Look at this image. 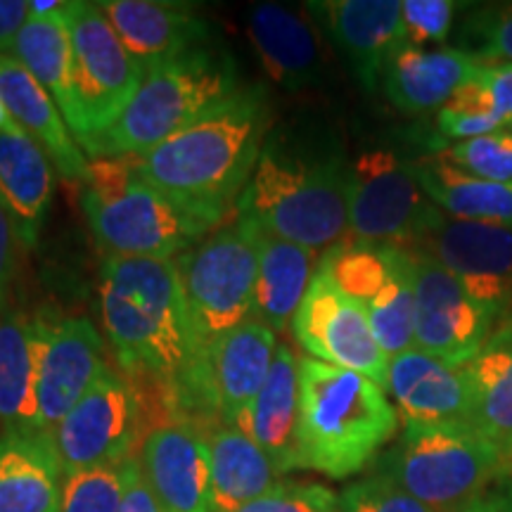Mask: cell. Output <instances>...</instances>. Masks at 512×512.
I'll list each match as a JSON object with an SVG mask.
<instances>
[{
	"instance_id": "1",
	"label": "cell",
	"mask_w": 512,
	"mask_h": 512,
	"mask_svg": "<svg viewBox=\"0 0 512 512\" xmlns=\"http://www.w3.org/2000/svg\"><path fill=\"white\" fill-rule=\"evenodd\" d=\"M100 313L124 375L155 384L171 420L204 430L223 422L176 259L107 256L100 266Z\"/></svg>"
},
{
	"instance_id": "2",
	"label": "cell",
	"mask_w": 512,
	"mask_h": 512,
	"mask_svg": "<svg viewBox=\"0 0 512 512\" xmlns=\"http://www.w3.org/2000/svg\"><path fill=\"white\" fill-rule=\"evenodd\" d=\"M271 126L266 88H245L209 117L133 157V169L188 214L219 228L235 214Z\"/></svg>"
},
{
	"instance_id": "3",
	"label": "cell",
	"mask_w": 512,
	"mask_h": 512,
	"mask_svg": "<svg viewBox=\"0 0 512 512\" xmlns=\"http://www.w3.org/2000/svg\"><path fill=\"white\" fill-rule=\"evenodd\" d=\"M349 162L335 140L304 128H271L235 216L313 252L349 233Z\"/></svg>"
},
{
	"instance_id": "4",
	"label": "cell",
	"mask_w": 512,
	"mask_h": 512,
	"mask_svg": "<svg viewBox=\"0 0 512 512\" xmlns=\"http://www.w3.org/2000/svg\"><path fill=\"white\" fill-rule=\"evenodd\" d=\"M399 413L366 375L299 358V451L302 467L347 479L375 463L396 437Z\"/></svg>"
},
{
	"instance_id": "5",
	"label": "cell",
	"mask_w": 512,
	"mask_h": 512,
	"mask_svg": "<svg viewBox=\"0 0 512 512\" xmlns=\"http://www.w3.org/2000/svg\"><path fill=\"white\" fill-rule=\"evenodd\" d=\"M242 91L238 64L228 50L211 43L185 50L145 74L117 124L86 147L88 159L143 155Z\"/></svg>"
},
{
	"instance_id": "6",
	"label": "cell",
	"mask_w": 512,
	"mask_h": 512,
	"mask_svg": "<svg viewBox=\"0 0 512 512\" xmlns=\"http://www.w3.org/2000/svg\"><path fill=\"white\" fill-rule=\"evenodd\" d=\"M377 472L437 512H465L489 494L491 484L510 475V463L470 422L403 427Z\"/></svg>"
},
{
	"instance_id": "7",
	"label": "cell",
	"mask_w": 512,
	"mask_h": 512,
	"mask_svg": "<svg viewBox=\"0 0 512 512\" xmlns=\"http://www.w3.org/2000/svg\"><path fill=\"white\" fill-rule=\"evenodd\" d=\"M190 323L204 354L226 332L254 316L259 228L235 216L176 256Z\"/></svg>"
},
{
	"instance_id": "8",
	"label": "cell",
	"mask_w": 512,
	"mask_h": 512,
	"mask_svg": "<svg viewBox=\"0 0 512 512\" xmlns=\"http://www.w3.org/2000/svg\"><path fill=\"white\" fill-rule=\"evenodd\" d=\"M349 233L354 240L411 249L441 211L425 195L413 162L392 147H366L347 169Z\"/></svg>"
},
{
	"instance_id": "9",
	"label": "cell",
	"mask_w": 512,
	"mask_h": 512,
	"mask_svg": "<svg viewBox=\"0 0 512 512\" xmlns=\"http://www.w3.org/2000/svg\"><path fill=\"white\" fill-rule=\"evenodd\" d=\"M81 207L107 256L176 259L216 230L138 176L107 197L83 190Z\"/></svg>"
},
{
	"instance_id": "10",
	"label": "cell",
	"mask_w": 512,
	"mask_h": 512,
	"mask_svg": "<svg viewBox=\"0 0 512 512\" xmlns=\"http://www.w3.org/2000/svg\"><path fill=\"white\" fill-rule=\"evenodd\" d=\"M67 22L74 53V93L81 117L76 143L86 150L95 138L117 124L136 98L147 72L133 60L95 3L72 0Z\"/></svg>"
},
{
	"instance_id": "11",
	"label": "cell",
	"mask_w": 512,
	"mask_h": 512,
	"mask_svg": "<svg viewBox=\"0 0 512 512\" xmlns=\"http://www.w3.org/2000/svg\"><path fill=\"white\" fill-rule=\"evenodd\" d=\"M147 432L136 384L107 366L53 430L64 475L138 456Z\"/></svg>"
},
{
	"instance_id": "12",
	"label": "cell",
	"mask_w": 512,
	"mask_h": 512,
	"mask_svg": "<svg viewBox=\"0 0 512 512\" xmlns=\"http://www.w3.org/2000/svg\"><path fill=\"white\" fill-rule=\"evenodd\" d=\"M292 335L309 358L366 375L387 392L389 356L377 344L366 306L339 290L320 264L292 318Z\"/></svg>"
},
{
	"instance_id": "13",
	"label": "cell",
	"mask_w": 512,
	"mask_h": 512,
	"mask_svg": "<svg viewBox=\"0 0 512 512\" xmlns=\"http://www.w3.org/2000/svg\"><path fill=\"white\" fill-rule=\"evenodd\" d=\"M411 252V249H408ZM415 285V349L467 366L494 330L496 313L472 299L460 280L430 256L411 252Z\"/></svg>"
},
{
	"instance_id": "14",
	"label": "cell",
	"mask_w": 512,
	"mask_h": 512,
	"mask_svg": "<svg viewBox=\"0 0 512 512\" xmlns=\"http://www.w3.org/2000/svg\"><path fill=\"white\" fill-rule=\"evenodd\" d=\"M411 252L456 275L467 294L496 316H512V228L456 221L441 211Z\"/></svg>"
},
{
	"instance_id": "15",
	"label": "cell",
	"mask_w": 512,
	"mask_h": 512,
	"mask_svg": "<svg viewBox=\"0 0 512 512\" xmlns=\"http://www.w3.org/2000/svg\"><path fill=\"white\" fill-rule=\"evenodd\" d=\"M38 427L53 432L107 370L105 339L86 318L36 313Z\"/></svg>"
},
{
	"instance_id": "16",
	"label": "cell",
	"mask_w": 512,
	"mask_h": 512,
	"mask_svg": "<svg viewBox=\"0 0 512 512\" xmlns=\"http://www.w3.org/2000/svg\"><path fill=\"white\" fill-rule=\"evenodd\" d=\"M140 470L164 512H211V453L207 430L171 420L147 430Z\"/></svg>"
},
{
	"instance_id": "17",
	"label": "cell",
	"mask_w": 512,
	"mask_h": 512,
	"mask_svg": "<svg viewBox=\"0 0 512 512\" xmlns=\"http://www.w3.org/2000/svg\"><path fill=\"white\" fill-rule=\"evenodd\" d=\"M306 8L347 57L363 91L375 93L384 67L403 46L399 0H325Z\"/></svg>"
},
{
	"instance_id": "18",
	"label": "cell",
	"mask_w": 512,
	"mask_h": 512,
	"mask_svg": "<svg viewBox=\"0 0 512 512\" xmlns=\"http://www.w3.org/2000/svg\"><path fill=\"white\" fill-rule=\"evenodd\" d=\"M387 392L403 427L472 425V392L465 368L415 347L389 358Z\"/></svg>"
},
{
	"instance_id": "19",
	"label": "cell",
	"mask_w": 512,
	"mask_h": 512,
	"mask_svg": "<svg viewBox=\"0 0 512 512\" xmlns=\"http://www.w3.org/2000/svg\"><path fill=\"white\" fill-rule=\"evenodd\" d=\"M275 351V332L259 318L245 320L209 347V387L226 425H245L249 408L271 373Z\"/></svg>"
},
{
	"instance_id": "20",
	"label": "cell",
	"mask_w": 512,
	"mask_h": 512,
	"mask_svg": "<svg viewBox=\"0 0 512 512\" xmlns=\"http://www.w3.org/2000/svg\"><path fill=\"white\" fill-rule=\"evenodd\" d=\"M95 5L145 72L211 38L207 19L185 5L155 0H100Z\"/></svg>"
},
{
	"instance_id": "21",
	"label": "cell",
	"mask_w": 512,
	"mask_h": 512,
	"mask_svg": "<svg viewBox=\"0 0 512 512\" xmlns=\"http://www.w3.org/2000/svg\"><path fill=\"white\" fill-rule=\"evenodd\" d=\"M484 60L460 48L401 46L387 62L382 88L396 110L422 114L441 110L482 69Z\"/></svg>"
},
{
	"instance_id": "22",
	"label": "cell",
	"mask_w": 512,
	"mask_h": 512,
	"mask_svg": "<svg viewBox=\"0 0 512 512\" xmlns=\"http://www.w3.org/2000/svg\"><path fill=\"white\" fill-rule=\"evenodd\" d=\"M0 98L15 124L43 147L57 174L67 181L83 183L88 159L76 143L72 128L46 88L12 55H0Z\"/></svg>"
},
{
	"instance_id": "23",
	"label": "cell",
	"mask_w": 512,
	"mask_h": 512,
	"mask_svg": "<svg viewBox=\"0 0 512 512\" xmlns=\"http://www.w3.org/2000/svg\"><path fill=\"white\" fill-rule=\"evenodd\" d=\"M62 484L53 432L0 434V512H62Z\"/></svg>"
},
{
	"instance_id": "24",
	"label": "cell",
	"mask_w": 512,
	"mask_h": 512,
	"mask_svg": "<svg viewBox=\"0 0 512 512\" xmlns=\"http://www.w3.org/2000/svg\"><path fill=\"white\" fill-rule=\"evenodd\" d=\"M249 38L266 72L285 91L313 88L323 76V50L302 12L275 3L256 5L249 15Z\"/></svg>"
},
{
	"instance_id": "25",
	"label": "cell",
	"mask_w": 512,
	"mask_h": 512,
	"mask_svg": "<svg viewBox=\"0 0 512 512\" xmlns=\"http://www.w3.org/2000/svg\"><path fill=\"white\" fill-rule=\"evenodd\" d=\"M55 166L22 128L0 133V202L15 223L19 245H38L55 192Z\"/></svg>"
},
{
	"instance_id": "26",
	"label": "cell",
	"mask_w": 512,
	"mask_h": 512,
	"mask_svg": "<svg viewBox=\"0 0 512 512\" xmlns=\"http://www.w3.org/2000/svg\"><path fill=\"white\" fill-rule=\"evenodd\" d=\"M280 475L302 467L299 451V358L287 344H278L271 373L256 396L245 425Z\"/></svg>"
},
{
	"instance_id": "27",
	"label": "cell",
	"mask_w": 512,
	"mask_h": 512,
	"mask_svg": "<svg viewBox=\"0 0 512 512\" xmlns=\"http://www.w3.org/2000/svg\"><path fill=\"white\" fill-rule=\"evenodd\" d=\"M211 512H238L280 484L271 458L245 430L235 425L209 427Z\"/></svg>"
},
{
	"instance_id": "28",
	"label": "cell",
	"mask_w": 512,
	"mask_h": 512,
	"mask_svg": "<svg viewBox=\"0 0 512 512\" xmlns=\"http://www.w3.org/2000/svg\"><path fill=\"white\" fill-rule=\"evenodd\" d=\"M0 427L3 432L41 430L36 313L10 306L0 316Z\"/></svg>"
},
{
	"instance_id": "29",
	"label": "cell",
	"mask_w": 512,
	"mask_h": 512,
	"mask_svg": "<svg viewBox=\"0 0 512 512\" xmlns=\"http://www.w3.org/2000/svg\"><path fill=\"white\" fill-rule=\"evenodd\" d=\"M472 425L505 453L512 448V316L501 318L484 347L467 363ZM512 470V467H510Z\"/></svg>"
},
{
	"instance_id": "30",
	"label": "cell",
	"mask_w": 512,
	"mask_h": 512,
	"mask_svg": "<svg viewBox=\"0 0 512 512\" xmlns=\"http://www.w3.org/2000/svg\"><path fill=\"white\" fill-rule=\"evenodd\" d=\"M318 264V252L313 249L259 230V275L252 318L266 323L275 335L292 325Z\"/></svg>"
},
{
	"instance_id": "31",
	"label": "cell",
	"mask_w": 512,
	"mask_h": 512,
	"mask_svg": "<svg viewBox=\"0 0 512 512\" xmlns=\"http://www.w3.org/2000/svg\"><path fill=\"white\" fill-rule=\"evenodd\" d=\"M413 169L434 207L451 219L512 228V183L467 174L439 152L413 162Z\"/></svg>"
},
{
	"instance_id": "32",
	"label": "cell",
	"mask_w": 512,
	"mask_h": 512,
	"mask_svg": "<svg viewBox=\"0 0 512 512\" xmlns=\"http://www.w3.org/2000/svg\"><path fill=\"white\" fill-rule=\"evenodd\" d=\"M69 8L50 19L29 17L17 38L12 57H17L27 67V72L46 88L55 105L60 107L64 121L72 128L74 138H79L81 117L74 93V53L67 22Z\"/></svg>"
},
{
	"instance_id": "33",
	"label": "cell",
	"mask_w": 512,
	"mask_h": 512,
	"mask_svg": "<svg viewBox=\"0 0 512 512\" xmlns=\"http://www.w3.org/2000/svg\"><path fill=\"white\" fill-rule=\"evenodd\" d=\"M370 328L389 358L415 347V285H413V256L399 247L392 278L380 294L366 304Z\"/></svg>"
},
{
	"instance_id": "34",
	"label": "cell",
	"mask_w": 512,
	"mask_h": 512,
	"mask_svg": "<svg viewBox=\"0 0 512 512\" xmlns=\"http://www.w3.org/2000/svg\"><path fill=\"white\" fill-rule=\"evenodd\" d=\"M399 247L375 242H337L320 256V268L347 297L366 306L387 285L396 266Z\"/></svg>"
},
{
	"instance_id": "35",
	"label": "cell",
	"mask_w": 512,
	"mask_h": 512,
	"mask_svg": "<svg viewBox=\"0 0 512 512\" xmlns=\"http://www.w3.org/2000/svg\"><path fill=\"white\" fill-rule=\"evenodd\" d=\"M138 467V456H131L119 463L64 475L62 512H119Z\"/></svg>"
},
{
	"instance_id": "36",
	"label": "cell",
	"mask_w": 512,
	"mask_h": 512,
	"mask_svg": "<svg viewBox=\"0 0 512 512\" xmlns=\"http://www.w3.org/2000/svg\"><path fill=\"white\" fill-rule=\"evenodd\" d=\"M439 155L472 176L494 183H512V126L489 136L446 145Z\"/></svg>"
},
{
	"instance_id": "37",
	"label": "cell",
	"mask_w": 512,
	"mask_h": 512,
	"mask_svg": "<svg viewBox=\"0 0 512 512\" xmlns=\"http://www.w3.org/2000/svg\"><path fill=\"white\" fill-rule=\"evenodd\" d=\"M460 50L489 62H512V3L467 12L460 27Z\"/></svg>"
},
{
	"instance_id": "38",
	"label": "cell",
	"mask_w": 512,
	"mask_h": 512,
	"mask_svg": "<svg viewBox=\"0 0 512 512\" xmlns=\"http://www.w3.org/2000/svg\"><path fill=\"white\" fill-rule=\"evenodd\" d=\"M337 505L339 512H437L382 472L349 484L337 494Z\"/></svg>"
},
{
	"instance_id": "39",
	"label": "cell",
	"mask_w": 512,
	"mask_h": 512,
	"mask_svg": "<svg viewBox=\"0 0 512 512\" xmlns=\"http://www.w3.org/2000/svg\"><path fill=\"white\" fill-rule=\"evenodd\" d=\"M460 5L453 0H403V46H439L451 34Z\"/></svg>"
},
{
	"instance_id": "40",
	"label": "cell",
	"mask_w": 512,
	"mask_h": 512,
	"mask_svg": "<svg viewBox=\"0 0 512 512\" xmlns=\"http://www.w3.org/2000/svg\"><path fill=\"white\" fill-rule=\"evenodd\" d=\"M439 131L444 133L448 140H470L479 136H489V133L503 131V124L494 114L489 112V107L479 100V95L472 91V86L467 83L465 88L453 95L451 100L441 107L437 114Z\"/></svg>"
},
{
	"instance_id": "41",
	"label": "cell",
	"mask_w": 512,
	"mask_h": 512,
	"mask_svg": "<svg viewBox=\"0 0 512 512\" xmlns=\"http://www.w3.org/2000/svg\"><path fill=\"white\" fill-rule=\"evenodd\" d=\"M238 512H339L337 494L320 484L280 482Z\"/></svg>"
},
{
	"instance_id": "42",
	"label": "cell",
	"mask_w": 512,
	"mask_h": 512,
	"mask_svg": "<svg viewBox=\"0 0 512 512\" xmlns=\"http://www.w3.org/2000/svg\"><path fill=\"white\" fill-rule=\"evenodd\" d=\"M472 91L489 107L505 128L512 126V62L484 60L482 69L470 81Z\"/></svg>"
},
{
	"instance_id": "43",
	"label": "cell",
	"mask_w": 512,
	"mask_h": 512,
	"mask_svg": "<svg viewBox=\"0 0 512 512\" xmlns=\"http://www.w3.org/2000/svg\"><path fill=\"white\" fill-rule=\"evenodd\" d=\"M17 230L12 223L8 209L0 202V316L8 309V294L10 285L15 280V268H17Z\"/></svg>"
},
{
	"instance_id": "44",
	"label": "cell",
	"mask_w": 512,
	"mask_h": 512,
	"mask_svg": "<svg viewBox=\"0 0 512 512\" xmlns=\"http://www.w3.org/2000/svg\"><path fill=\"white\" fill-rule=\"evenodd\" d=\"M29 17L27 0H0V55L15 53L17 38Z\"/></svg>"
},
{
	"instance_id": "45",
	"label": "cell",
	"mask_w": 512,
	"mask_h": 512,
	"mask_svg": "<svg viewBox=\"0 0 512 512\" xmlns=\"http://www.w3.org/2000/svg\"><path fill=\"white\" fill-rule=\"evenodd\" d=\"M119 512H164L162 505L157 503L155 494L150 491V486H147L143 470H140V467H138L136 475H133L131 484H128L126 496H124V501H121Z\"/></svg>"
},
{
	"instance_id": "46",
	"label": "cell",
	"mask_w": 512,
	"mask_h": 512,
	"mask_svg": "<svg viewBox=\"0 0 512 512\" xmlns=\"http://www.w3.org/2000/svg\"><path fill=\"white\" fill-rule=\"evenodd\" d=\"M465 512H512V494L503 496V494H486L484 498H479L477 503H472Z\"/></svg>"
},
{
	"instance_id": "47",
	"label": "cell",
	"mask_w": 512,
	"mask_h": 512,
	"mask_svg": "<svg viewBox=\"0 0 512 512\" xmlns=\"http://www.w3.org/2000/svg\"><path fill=\"white\" fill-rule=\"evenodd\" d=\"M72 3V0H69ZM67 0H31L29 12L34 19H50L62 15L69 8Z\"/></svg>"
},
{
	"instance_id": "48",
	"label": "cell",
	"mask_w": 512,
	"mask_h": 512,
	"mask_svg": "<svg viewBox=\"0 0 512 512\" xmlns=\"http://www.w3.org/2000/svg\"><path fill=\"white\" fill-rule=\"evenodd\" d=\"M17 124L15 119H12V114L8 112V107H5L3 98H0V133H10V131H17Z\"/></svg>"
},
{
	"instance_id": "49",
	"label": "cell",
	"mask_w": 512,
	"mask_h": 512,
	"mask_svg": "<svg viewBox=\"0 0 512 512\" xmlns=\"http://www.w3.org/2000/svg\"><path fill=\"white\" fill-rule=\"evenodd\" d=\"M510 467H512V448H510Z\"/></svg>"
}]
</instances>
